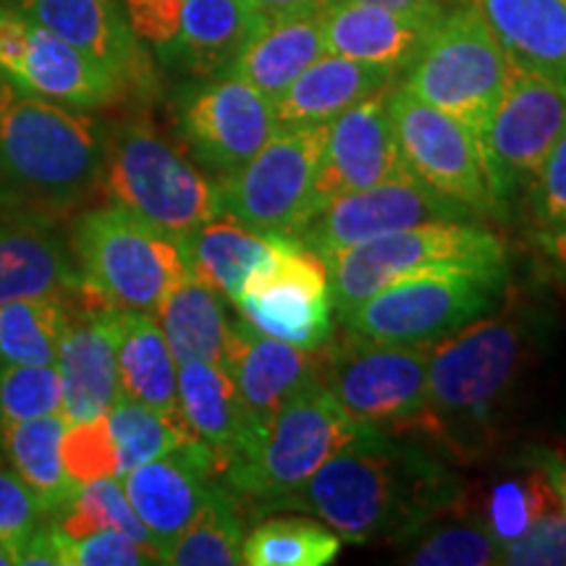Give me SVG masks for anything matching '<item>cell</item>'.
I'll return each mask as SVG.
<instances>
[{
  "mask_svg": "<svg viewBox=\"0 0 566 566\" xmlns=\"http://www.w3.org/2000/svg\"><path fill=\"white\" fill-rule=\"evenodd\" d=\"M13 92H17V90H13V84L6 82L3 76H0V103H3L9 95H13Z\"/></svg>",
  "mask_w": 566,
  "mask_h": 566,
  "instance_id": "db71d44e",
  "label": "cell"
},
{
  "mask_svg": "<svg viewBox=\"0 0 566 566\" xmlns=\"http://www.w3.org/2000/svg\"><path fill=\"white\" fill-rule=\"evenodd\" d=\"M101 192L179 242L221 216L218 184L150 118H129L103 137Z\"/></svg>",
  "mask_w": 566,
  "mask_h": 566,
  "instance_id": "277c9868",
  "label": "cell"
},
{
  "mask_svg": "<svg viewBox=\"0 0 566 566\" xmlns=\"http://www.w3.org/2000/svg\"><path fill=\"white\" fill-rule=\"evenodd\" d=\"M512 66L566 82V0H478Z\"/></svg>",
  "mask_w": 566,
  "mask_h": 566,
  "instance_id": "f546056e",
  "label": "cell"
},
{
  "mask_svg": "<svg viewBox=\"0 0 566 566\" xmlns=\"http://www.w3.org/2000/svg\"><path fill=\"white\" fill-rule=\"evenodd\" d=\"M407 564L415 566H488L501 564V546L483 522H449L430 533H417Z\"/></svg>",
  "mask_w": 566,
  "mask_h": 566,
  "instance_id": "ab89813d",
  "label": "cell"
},
{
  "mask_svg": "<svg viewBox=\"0 0 566 566\" xmlns=\"http://www.w3.org/2000/svg\"><path fill=\"white\" fill-rule=\"evenodd\" d=\"M325 51L323 13L265 19L226 74L242 76L271 101Z\"/></svg>",
  "mask_w": 566,
  "mask_h": 566,
  "instance_id": "4dcf8cb0",
  "label": "cell"
},
{
  "mask_svg": "<svg viewBox=\"0 0 566 566\" xmlns=\"http://www.w3.org/2000/svg\"><path fill=\"white\" fill-rule=\"evenodd\" d=\"M328 124L279 129L239 171L218 181V210L247 229L294 233L307 221L310 192Z\"/></svg>",
  "mask_w": 566,
  "mask_h": 566,
  "instance_id": "30bf717a",
  "label": "cell"
},
{
  "mask_svg": "<svg viewBox=\"0 0 566 566\" xmlns=\"http://www.w3.org/2000/svg\"><path fill=\"white\" fill-rule=\"evenodd\" d=\"M535 247L541 252L543 263L548 265V271L566 281V223L537 231Z\"/></svg>",
  "mask_w": 566,
  "mask_h": 566,
  "instance_id": "c3c4849f",
  "label": "cell"
},
{
  "mask_svg": "<svg viewBox=\"0 0 566 566\" xmlns=\"http://www.w3.org/2000/svg\"><path fill=\"white\" fill-rule=\"evenodd\" d=\"M63 391L55 365H0V422L61 412Z\"/></svg>",
  "mask_w": 566,
  "mask_h": 566,
  "instance_id": "60d3db41",
  "label": "cell"
},
{
  "mask_svg": "<svg viewBox=\"0 0 566 566\" xmlns=\"http://www.w3.org/2000/svg\"><path fill=\"white\" fill-rule=\"evenodd\" d=\"M105 424H108L113 446H116L122 478L126 472L137 470L139 464L153 462V459L168 454V451L179 449L184 443L197 441L192 433L166 420L155 409L126 399L122 394L105 412Z\"/></svg>",
  "mask_w": 566,
  "mask_h": 566,
  "instance_id": "8d00e7d4",
  "label": "cell"
},
{
  "mask_svg": "<svg viewBox=\"0 0 566 566\" xmlns=\"http://www.w3.org/2000/svg\"><path fill=\"white\" fill-rule=\"evenodd\" d=\"M501 564L509 566H566V512L548 509L527 533L501 546Z\"/></svg>",
  "mask_w": 566,
  "mask_h": 566,
  "instance_id": "ee69618b",
  "label": "cell"
},
{
  "mask_svg": "<svg viewBox=\"0 0 566 566\" xmlns=\"http://www.w3.org/2000/svg\"><path fill=\"white\" fill-rule=\"evenodd\" d=\"M55 525H59L61 533L69 537L95 533V530L103 527L118 530V533L129 535L132 541L142 543V546L158 548L155 546L150 530L145 527V522L139 520L137 512H134L129 495H126L118 478H101L82 483L80 491L74 495V501H71V506L63 514L55 516Z\"/></svg>",
  "mask_w": 566,
  "mask_h": 566,
  "instance_id": "74e56055",
  "label": "cell"
},
{
  "mask_svg": "<svg viewBox=\"0 0 566 566\" xmlns=\"http://www.w3.org/2000/svg\"><path fill=\"white\" fill-rule=\"evenodd\" d=\"M179 132L184 150L223 179L263 150L279 124L265 92L242 76L221 74L184 97Z\"/></svg>",
  "mask_w": 566,
  "mask_h": 566,
  "instance_id": "2e32d148",
  "label": "cell"
},
{
  "mask_svg": "<svg viewBox=\"0 0 566 566\" xmlns=\"http://www.w3.org/2000/svg\"><path fill=\"white\" fill-rule=\"evenodd\" d=\"M525 357V334L514 317L462 325L430 346L424 412L417 430L454 451L488 428Z\"/></svg>",
  "mask_w": 566,
  "mask_h": 566,
  "instance_id": "3957f363",
  "label": "cell"
},
{
  "mask_svg": "<svg viewBox=\"0 0 566 566\" xmlns=\"http://www.w3.org/2000/svg\"><path fill=\"white\" fill-rule=\"evenodd\" d=\"M71 254L84 292L116 310L155 315L166 294L187 275L179 239L122 205L82 212L71 229Z\"/></svg>",
  "mask_w": 566,
  "mask_h": 566,
  "instance_id": "5b68a950",
  "label": "cell"
},
{
  "mask_svg": "<svg viewBox=\"0 0 566 566\" xmlns=\"http://www.w3.org/2000/svg\"><path fill=\"white\" fill-rule=\"evenodd\" d=\"M501 279L475 271H430L399 279L342 315L349 338L367 344H436L483 315Z\"/></svg>",
  "mask_w": 566,
  "mask_h": 566,
  "instance_id": "9c48e42d",
  "label": "cell"
},
{
  "mask_svg": "<svg viewBox=\"0 0 566 566\" xmlns=\"http://www.w3.org/2000/svg\"><path fill=\"white\" fill-rule=\"evenodd\" d=\"M260 334L300 349H325L334 334V292L321 254L292 239L233 300Z\"/></svg>",
  "mask_w": 566,
  "mask_h": 566,
  "instance_id": "5bb4252c",
  "label": "cell"
},
{
  "mask_svg": "<svg viewBox=\"0 0 566 566\" xmlns=\"http://www.w3.org/2000/svg\"><path fill=\"white\" fill-rule=\"evenodd\" d=\"M509 63L478 0L449 6L405 71V87L475 134L485 132L504 92Z\"/></svg>",
  "mask_w": 566,
  "mask_h": 566,
  "instance_id": "52a82bcc",
  "label": "cell"
},
{
  "mask_svg": "<svg viewBox=\"0 0 566 566\" xmlns=\"http://www.w3.org/2000/svg\"><path fill=\"white\" fill-rule=\"evenodd\" d=\"M118 391L192 433L179 401V363L150 313H118Z\"/></svg>",
  "mask_w": 566,
  "mask_h": 566,
  "instance_id": "f1b7e54d",
  "label": "cell"
},
{
  "mask_svg": "<svg viewBox=\"0 0 566 566\" xmlns=\"http://www.w3.org/2000/svg\"><path fill=\"white\" fill-rule=\"evenodd\" d=\"M391 90L375 92L328 124V139L317 160L310 192L307 218L338 197L409 174L388 111Z\"/></svg>",
  "mask_w": 566,
  "mask_h": 566,
  "instance_id": "e0dca14e",
  "label": "cell"
},
{
  "mask_svg": "<svg viewBox=\"0 0 566 566\" xmlns=\"http://www.w3.org/2000/svg\"><path fill=\"white\" fill-rule=\"evenodd\" d=\"M263 19L302 17V13H323L336 0H252Z\"/></svg>",
  "mask_w": 566,
  "mask_h": 566,
  "instance_id": "681fc988",
  "label": "cell"
},
{
  "mask_svg": "<svg viewBox=\"0 0 566 566\" xmlns=\"http://www.w3.org/2000/svg\"><path fill=\"white\" fill-rule=\"evenodd\" d=\"M263 21L252 0H184L174 38L158 51L168 66L195 80H216L231 69Z\"/></svg>",
  "mask_w": 566,
  "mask_h": 566,
  "instance_id": "cb8c5ba5",
  "label": "cell"
},
{
  "mask_svg": "<svg viewBox=\"0 0 566 566\" xmlns=\"http://www.w3.org/2000/svg\"><path fill=\"white\" fill-rule=\"evenodd\" d=\"M342 537L323 522L304 516H271L252 527L242 543L250 566H325L342 554Z\"/></svg>",
  "mask_w": 566,
  "mask_h": 566,
  "instance_id": "d590c367",
  "label": "cell"
},
{
  "mask_svg": "<svg viewBox=\"0 0 566 566\" xmlns=\"http://www.w3.org/2000/svg\"><path fill=\"white\" fill-rule=\"evenodd\" d=\"M118 313L82 289L59 344L63 405L69 424L105 415L118 399Z\"/></svg>",
  "mask_w": 566,
  "mask_h": 566,
  "instance_id": "d6986e66",
  "label": "cell"
},
{
  "mask_svg": "<svg viewBox=\"0 0 566 566\" xmlns=\"http://www.w3.org/2000/svg\"><path fill=\"white\" fill-rule=\"evenodd\" d=\"M325 265L336 313L346 315L378 289L415 273L475 271L504 281L506 247L478 223L433 221L346 247Z\"/></svg>",
  "mask_w": 566,
  "mask_h": 566,
  "instance_id": "8992f818",
  "label": "cell"
},
{
  "mask_svg": "<svg viewBox=\"0 0 566 566\" xmlns=\"http://www.w3.org/2000/svg\"><path fill=\"white\" fill-rule=\"evenodd\" d=\"M226 373L231 375L254 420L263 428L275 412L302 388L325 380L328 349H300L252 328L250 323H231Z\"/></svg>",
  "mask_w": 566,
  "mask_h": 566,
  "instance_id": "44dd1931",
  "label": "cell"
},
{
  "mask_svg": "<svg viewBox=\"0 0 566 566\" xmlns=\"http://www.w3.org/2000/svg\"><path fill=\"white\" fill-rule=\"evenodd\" d=\"M80 294V268L53 223L30 218L0 223V304L38 296L74 300Z\"/></svg>",
  "mask_w": 566,
  "mask_h": 566,
  "instance_id": "484cf974",
  "label": "cell"
},
{
  "mask_svg": "<svg viewBox=\"0 0 566 566\" xmlns=\"http://www.w3.org/2000/svg\"><path fill=\"white\" fill-rule=\"evenodd\" d=\"M63 467L76 485L101 478H122L118 472V454L113 446L105 415L87 422H74L63 436Z\"/></svg>",
  "mask_w": 566,
  "mask_h": 566,
  "instance_id": "7bdbcfd3",
  "label": "cell"
},
{
  "mask_svg": "<svg viewBox=\"0 0 566 566\" xmlns=\"http://www.w3.org/2000/svg\"><path fill=\"white\" fill-rule=\"evenodd\" d=\"M292 239V233L247 229L233 218L216 216L181 239V252L187 260V273L208 283L233 304L247 281L271 263L275 252Z\"/></svg>",
  "mask_w": 566,
  "mask_h": 566,
  "instance_id": "83f0119b",
  "label": "cell"
},
{
  "mask_svg": "<svg viewBox=\"0 0 566 566\" xmlns=\"http://www.w3.org/2000/svg\"><path fill=\"white\" fill-rule=\"evenodd\" d=\"M184 0H124L132 30L142 42L160 48L174 38Z\"/></svg>",
  "mask_w": 566,
  "mask_h": 566,
  "instance_id": "7dc6e473",
  "label": "cell"
},
{
  "mask_svg": "<svg viewBox=\"0 0 566 566\" xmlns=\"http://www.w3.org/2000/svg\"><path fill=\"white\" fill-rule=\"evenodd\" d=\"M101 176L92 118L21 92L0 103V221L69 218L101 192Z\"/></svg>",
  "mask_w": 566,
  "mask_h": 566,
  "instance_id": "7a4b0ae2",
  "label": "cell"
},
{
  "mask_svg": "<svg viewBox=\"0 0 566 566\" xmlns=\"http://www.w3.org/2000/svg\"><path fill=\"white\" fill-rule=\"evenodd\" d=\"M45 520H51V514L40 504L32 488L17 472L0 467V537H6L11 546L21 551L27 537Z\"/></svg>",
  "mask_w": 566,
  "mask_h": 566,
  "instance_id": "f6af8a7d",
  "label": "cell"
},
{
  "mask_svg": "<svg viewBox=\"0 0 566 566\" xmlns=\"http://www.w3.org/2000/svg\"><path fill=\"white\" fill-rule=\"evenodd\" d=\"M475 212L446 200L428 184L412 174L375 184L370 189L344 195L310 216L292 237L321 254L331 258L346 247L370 242L375 237L412 229L433 221H467Z\"/></svg>",
  "mask_w": 566,
  "mask_h": 566,
  "instance_id": "9a60e30c",
  "label": "cell"
},
{
  "mask_svg": "<svg viewBox=\"0 0 566 566\" xmlns=\"http://www.w3.org/2000/svg\"><path fill=\"white\" fill-rule=\"evenodd\" d=\"M357 3L384 6V9L415 13V17H428V19H441L446 9H449V0H357Z\"/></svg>",
  "mask_w": 566,
  "mask_h": 566,
  "instance_id": "f907efd6",
  "label": "cell"
},
{
  "mask_svg": "<svg viewBox=\"0 0 566 566\" xmlns=\"http://www.w3.org/2000/svg\"><path fill=\"white\" fill-rule=\"evenodd\" d=\"M543 472H546L551 485H554V491L558 495V504L566 512V454H556V451H543L541 454V462Z\"/></svg>",
  "mask_w": 566,
  "mask_h": 566,
  "instance_id": "816d5d0a",
  "label": "cell"
},
{
  "mask_svg": "<svg viewBox=\"0 0 566 566\" xmlns=\"http://www.w3.org/2000/svg\"><path fill=\"white\" fill-rule=\"evenodd\" d=\"M179 401L187 428L216 457L221 475L244 459L263 438L226 367L212 363L179 365Z\"/></svg>",
  "mask_w": 566,
  "mask_h": 566,
  "instance_id": "603a6c76",
  "label": "cell"
},
{
  "mask_svg": "<svg viewBox=\"0 0 566 566\" xmlns=\"http://www.w3.org/2000/svg\"><path fill=\"white\" fill-rule=\"evenodd\" d=\"M3 80L21 95L80 111L108 108L129 95L126 84L113 71L32 19Z\"/></svg>",
  "mask_w": 566,
  "mask_h": 566,
  "instance_id": "ffe728a7",
  "label": "cell"
},
{
  "mask_svg": "<svg viewBox=\"0 0 566 566\" xmlns=\"http://www.w3.org/2000/svg\"><path fill=\"white\" fill-rule=\"evenodd\" d=\"M530 192H533L535 221L541 223V229L566 223V129L551 147L548 158L543 160L541 171L530 184Z\"/></svg>",
  "mask_w": 566,
  "mask_h": 566,
  "instance_id": "bcb514c9",
  "label": "cell"
},
{
  "mask_svg": "<svg viewBox=\"0 0 566 566\" xmlns=\"http://www.w3.org/2000/svg\"><path fill=\"white\" fill-rule=\"evenodd\" d=\"M375 433L342 407L325 380L302 388L283 405L258 446L226 470L233 495L263 501V512L300 488L346 446Z\"/></svg>",
  "mask_w": 566,
  "mask_h": 566,
  "instance_id": "ba28073f",
  "label": "cell"
},
{
  "mask_svg": "<svg viewBox=\"0 0 566 566\" xmlns=\"http://www.w3.org/2000/svg\"><path fill=\"white\" fill-rule=\"evenodd\" d=\"M163 336L171 346L174 359L184 363L226 365L231 321L223 296L208 283L187 273L176 283L160 307L155 310Z\"/></svg>",
  "mask_w": 566,
  "mask_h": 566,
  "instance_id": "1f68e13d",
  "label": "cell"
},
{
  "mask_svg": "<svg viewBox=\"0 0 566 566\" xmlns=\"http://www.w3.org/2000/svg\"><path fill=\"white\" fill-rule=\"evenodd\" d=\"M396 71L323 53L275 97V124L279 129L331 124L365 97L396 87Z\"/></svg>",
  "mask_w": 566,
  "mask_h": 566,
  "instance_id": "4316f807",
  "label": "cell"
},
{
  "mask_svg": "<svg viewBox=\"0 0 566 566\" xmlns=\"http://www.w3.org/2000/svg\"><path fill=\"white\" fill-rule=\"evenodd\" d=\"M0 566H19V551L6 537H0Z\"/></svg>",
  "mask_w": 566,
  "mask_h": 566,
  "instance_id": "f5cc1de1",
  "label": "cell"
},
{
  "mask_svg": "<svg viewBox=\"0 0 566 566\" xmlns=\"http://www.w3.org/2000/svg\"><path fill=\"white\" fill-rule=\"evenodd\" d=\"M244 525L237 514V495L212 485L208 499L181 533L163 551V564L233 566L242 564Z\"/></svg>",
  "mask_w": 566,
  "mask_h": 566,
  "instance_id": "836d02e7",
  "label": "cell"
},
{
  "mask_svg": "<svg viewBox=\"0 0 566 566\" xmlns=\"http://www.w3.org/2000/svg\"><path fill=\"white\" fill-rule=\"evenodd\" d=\"M34 24L45 27L69 45L103 63L129 92L150 95L155 69L132 30L124 0H9Z\"/></svg>",
  "mask_w": 566,
  "mask_h": 566,
  "instance_id": "ac0fdd59",
  "label": "cell"
},
{
  "mask_svg": "<svg viewBox=\"0 0 566 566\" xmlns=\"http://www.w3.org/2000/svg\"><path fill=\"white\" fill-rule=\"evenodd\" d=\"M433 344H367L349 338L344 349H328L325 386L354 420L394 436L417 430L424 412L428 359Z\"/></svg>",
  "mask_w": 566,
  "mask_h": 566,
  "instance_id": "8fae6325",
  "label": "cell"
},
{
  "mask_svg": "<svg viewBox=\"0 0 566 566\" xmlns=\"http://www.w3.org/2000/svg\"><path fill=\"white\" fill-rule=\"evenodd\" d=\"M80 296L0 304V365H55L61 336Z\"/></svg>",
  "mask_w": 566,
  "mask_h": 566,
  "instance_id": "e575fe53",
  "label": "cell"
},
{
  "mask_svg": "<svg viewBox=\"0 0 566 566\" xmlns=\"http://www.w3.org/2000/svg\"><path fill=\"white\" fill-rule=\"evenodd\" d=\"M457 499L454 475L436 457L375 430L331 457L268 512H310L342 541L373 543L417 535Z\"/></svg>",
  "mask_w": 566,
  "mask_h": 566,
  "instance_id": "6da1fadb",
  "label": "cell"
},
{
  "mask_svg": "<svg viewBox=\"0 0 566 566\" xmlns=\"http://www.w3.org/2000/svg\"><path fill=\"white\" fill-rule=\"evenodd\" d=\"M388 111L399 150L415 179L475 216L499 208L501 202L488 181L480 142L462 122L417 101L405 87L391 90Z\"/></svg>",
  "mask_w": 566,
  "mask_h": 566,
  "instance_id": "4fadbf2b",
  "label": "cell"
},
{
  "mask_svg": "<svg viewBox=\"0 0 566 566\" xmlns=\"http://www.w3.org/2000/svg\"><path fill=\"white\" fill-rule=\"evenodd\" d=\"M55 520V516H53ZM55 537H59L61 566H145V564H163L158 548L142 546L132 541L129 535L118 530H95V533L69 537L55 525Z\"/></svg>",
  "mask_w": 566,
  "mask_h": 566,
  "instance_id": "b9f144b4",
  "label": "cell"
},
{
  "mask_svg": "<svg viewBox=\"0 0 566 566\" xmlns=\"http://www.w3.org/2000/svg\"><path fill=\"white\" fill-rule=\"evenodd\" d=\"M66 428L69 422L61 412L21 422H0V446L13 472L32 488L51 516L66 512L80 491L63 467L61 446Z\"/></svg>",
  "mask_w": 566,
  "mask_h": 566,
  "instance_id": "d6a6232c",
  "label": "cell"
},
{
  "mask_svg": "<svg viewBox=\"0 0 566 566\" xmlns=\"http://www.w3.org/2000/svg\"><path fill=\"white\" fill-rule=\"evenodd\" d=\"M566 129V82L509 69L504 92L480 134V155L499 202L530 187Z\"/></svg>",
  "mask_w": 566,
  "mask_h": 566,
  "instance_id": "7c38bea8",
  "label": "cell"
},
{
  "mask_svg": "<svg viewBox=\"0 0 566 566\" xmlns=\"http://www.w3.org/2000/svg\"><path fill=\"white\" fill-rule=\"evenodd\" d=\"M554 506H558V495L537 464L522 475L501 480L488 491L483 525L499 546H506Z\"/></svg>",
  "mask_w": 566,
  "mask_h": 566,
  "instance_id": "f35d334b",
  "label": "cell"
},
{
  "mask_svg": "<svg viewBox=\"0 0 566 566\" xmlns=\"http://www.w3.org/2000/svg\"><path fill=\"white\" fill-rule=\"evenodd\" d=\"M436 21L384 6L336 0L323 11L325 51L405 74L422 51Z\"/></svg>",
  "mask_w": 566,
  "mask_h": 566,
  "instance_id": "d4e9b609",
  "label": "cell"
},
{
  "mask_svg": "<svg viewBox=\"0 0 566 566\" xmlns=\"http://www.w3.org/2000/svg\"><path fill=\"white\" fill-rule=\"evenodd\" d=\"M218 475H221V467L208 446L200 441L184 443L153 462L139 464L137 470L126 472L122 485L134 512L150 530L160 558L168 543L181 533V527L208 499L210 488L216 485L212 480Z\"/></svg>",
  "mask_w": 566,
  "mask_h": 566,
  "instance_id": "7402d4cb",
  "label": "cell"
}]
</instances>
